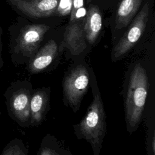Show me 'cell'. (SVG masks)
Wrapping results in <instances>:
<instances>
[{"label": "cell", "mask_w": 155, "mask_h": 155, "mask_svg": "<svg viewBox=\"0 0 155 155\" xmlns=\"http://www.w3.org/2000/svg\"><path fill=\"white\" fill-rule=\"evenodd\" d=\"M148 89L146 71L142 65L137 64L130 76L125 102L126 120L130 127L136 126L140 120Z\"/></svg>", "instance_id": "6da1fadb"}, {"label": "cell", "mask_w": 155, "mask_h": 155, "mask_svg": "<svg viewBox=\"0 0 155 155\" xmlns=\"http://www.w3.org/2000/svg\"><path fill=\"white\" fill-rule=\"evenodd\" d=\"M81 136L89 142L97 154L106 132L105 114L103 103L99 93L94 96L87 113L79 124Z\"/></svg>", "instance_id": "7a4b0ae2"}, {"label": "cell", "mask_w": 155, "mask_h": 155, "mask_svg": "<svg viewBox=\"0 0 155 155\" xmlns=\"http://www.w3.org/2000/svg\"><path fill=\"white\" fill-rule=\"evenodd\" d=\"M148 15L149 5L146 3L134 17L128 30L114 47L113 52L114 59H117L128 52L139 40L146 28Z\"/></svg>", "instance_id": "3957f363"}, {"label": "cell", "mask_w": 155, "mask_h": 155, "mask_svg": "<svg viewBox=\"0 0 155 155\" xmlns=\"http://www.w3.org/2000/svg\"><path fill=\"white\" fill-rule=\"evenodd\" d=\"M89 84V75L86 68L79 65L72 70L64 82L65 97L70 105L76 108L87 92Z\"/></svg>", "instance_id": "277c9868"}, {"label": "cell", "mask_w": 155, "mask_h": 155, "mask_svg": "<svg viewBox=\"0 0 155 155\" xmlns=\"http://www.w3.org/2000/svg\"><path fill=\"white\" fill-rule=\"evenodd\" d=\"M59 0H5L14 10L26 16L41 18L53 15Z\"/></svg>", "instance_id": "5b68a950"}, {"label": "cell", "mask_w": 155, "mask_h": 155, "mask_svg": "<svg viewBox=\"0 0 155 155\" xmlns=\"http://www.w3.org/2000/svg\"><path fill=\"white\" fill-rule=\"evenodd\" d=\"M83 23L80 21L70 22L64 33L62 45L67 47L71 53L74 55L81 53L87 47Z\"/></svg>", "instance_id": "8992f818"}, {"label": "cell", "mask_w": 155, "mask_h": 155, "mask_svg": "<svg viewBox=\"0 0 155 155\" xmlns=\"http://www.w3.org/2000/svg\"><path fill=\"white\" fill-rule=\"evenodd\" d=\"M102 18L99 7L90 5L83 23V29L85 39L91 44L95 42L101 32Z\"/></svg>", "instance_id": "52a82bcc"}, {"label": "cell", "mask_w": 155, "mask_h": 155, "mask_svg": "<svg viewBox=\"0 0 155 155\" xmlns=\"http://www.w3.org/2000/svg\"><path fill=\"white\" fill-rule=\"evenodd\" d=\"M23 29L21 37V44L29 53H32L36 50L50 27L44 24H33L27 25Z\"/></svg>", "instance_id": "ba28073f"}, {"label": "cell", "mask_w": 155, "mask_h": 155, "mask_svg": "<svg viewBox=\"0 0 155 155\" xmlns=\"http://www.w3.org/2000/svg\"><path fill=\"white\" fill-rule=\"evenodd\" d=\"M142 0H122L116 16V28L121 29L132 21L137 13Z\"/></svg>", "instance_id": "9c48e42d"}, {"label": "cell", "mask_w": 155, "mask_h": 155, "mask_svg": "<svg viewBox=\"0 0 155 155\" xmlns=\"http://www.w3.org/2000/svg\"><path fill=\"white\" fill-rule=\"evenodd\" d=\"M58 51V47L53 40L49 41L39 51L31 63L34 72L42 71L53 61Z\"/></svg>", "instance_id": "30bf717a"}, {"label": "cell", "mask_w": 155, "mask_h": 155, "mask_svg": "<svg viewBox=\"0 0 155 155\" xmlns=\"http://www.w3.org/2000/svg\"><path fill=\"white\" fill-rule=\"evenodd\" d=\"M47 103L48 96L44 91H41L35 94L30 104L32 122L38 124L42 120Z\"/></svg>", "instance_id": "8fae6325"}, {"label": "cell", "mask_w": 155, "mask_h": 155, "mask_svg": "<svg viewBox=\"0 0 155 155\" xmlns=\"http://www.w3.org/2000/svg\"><path fill=\"white\" fill-rule=\"evenodd\" d=\"M13 106L15 110L22 119H27L29 114V99L25 93L16 95L13 100Z\"/></svg>", "instance_id": "7c38bea8"}, {"label": "cell", "mask_w": 155, "mask_h": 155, "mask_svg": "<svg viewBox=\"0 0 155 155\" xmlns=\"http://www.w3.org/2000/svg\"><path fill=\"white\" fill-rule=\"evenodd\" d=\"M85 13L84 8V0H72L70 12V22L79 21Z\"/></svg>", "instance_id": "4fadbf2b"}, {"label": "cell", "mask_w": 155, "mask_h": 155, "mask_svg": "<svg viewBox=\"0 0 155 155\" xmlns=\"http://www.w3.org/2000/svg\"><path fill=\"white\" fill-rule=\"evenodd\" d=\"M72 0H59L56 13L61 16H66L70 14Z\"/></svg>", "instance_id": "5bb4252c"}, {"label": "cell", "mask_w": 155, "mask_h": 155, "mask_svg": "<svg viewBox=\"0 0 155 155\" xmlns=\"http://www.w3.org/2000/svg\"><path fill=\"white\" fill-rule=\"evenodd\" d=\"M39 154L41 155H56V154H58V153L57 152H56L55 151L49 148H47L45 147L44 148H42L41 150V151L39 152Z\"/></svg>", "instance_id": "9a60e30c"}, {"label": "cell", "mask_w": 155, "mask_h": 155, "mask_svg": "<svg viewBox=\"0 0 155 155\" xmlns=\"http://www.w3.org/2000/svg\"><path fill=\"white\" fill-rule=\"evenodd\" d=\"M154 145H155V143H154V137H153V141H152V147H153V153H154V150H155Z\"/></svg>", "instance_id": "2e32d148"}]
</instances>
